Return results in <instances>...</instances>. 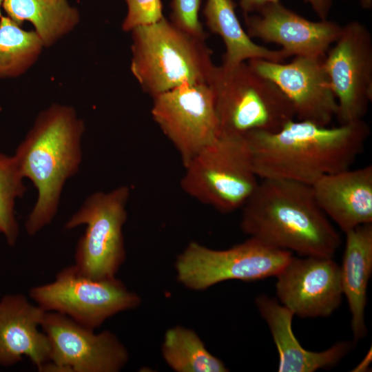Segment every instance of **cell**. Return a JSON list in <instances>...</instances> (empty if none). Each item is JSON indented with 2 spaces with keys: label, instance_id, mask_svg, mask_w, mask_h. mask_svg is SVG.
Instances as JSON below:
<instances>
[{
  "label": "cell",
  "instance_id": "cell-1",
  "mask_svg": "<svg viewBox=\"0 0 372 372\" xmlns=\"http://www.w3.org/2000/svg\"><path fill=\"white\" fill-rule=\"evenodd\" d=\"M369 134L363 119L335 127L293 119L277 132L245 136L258 177L312 185L324 176L349 169Z\"/></svg>",
  "mask_w": 372,
  "mask_h": 372
},
{
  "label": "cell",
  "instance_id": "cell-2",
  "mask_svg": "<svg viewBox=\"0 0 372 372\" xmlns=\"http://www.w3.org/2000/svg\"><path fill=\"white\" fill-rule=\"evenodd\" d=\"M242 209V231L276 249L301 256L333 258L338 233L319 207L311 185L262 178Z\"/></svg>",
  "mask_w": 372,
  "mask_h": 372
},
{
  "label": "cell",
  "instance_id": "cell-3",
  "mask_svg": "<svg viewBox=\"0 0 372 372\" xmlns=\"http://www.w3.org/2000/svg\"><path fill=\"white\" fill-rule=\"evenodd\" d=\"M85 130L73 107L54 103L37 115L17 147L13 156L19 172L38 193L25 223L29 236L37 234L56 214L65 182L79 169Z\"/></svg>",
  "mask_w": 372,
  "mask_h": 372
},
{
  "label": "cell",
  "instance_id": "cell-4",
  "mask_svg": "<svg viewBox=\"0 0 372 372\" xmlns=\"http://www.w3.org/2000/svg\"><path fill=\"white\" fill-rule=\"evenodd\" d=\"M130 70L152 98L184 84L209 83L215 65L212 50L170 20L134 28Z\"/></svg>",
  "mask_w": 372,
  "mask_h": 372
},
{
  "label": "cell",
  "instance_id": "cell-5",
  "mask_svg": "<svg viewBox=\"0 0 372 372\" xmlns=\"http://www.w3.org/2000/svg\"><path fill=\"white\" fill-rule=\"evenodd\" d=\"M208 84L214 93L220 134L275 132L296 118L281 90L245 61L215 65Z\"/></svg>",
  "mask_w": 372,
  "mask_h": 372
},
{
  "label": "cell",
  "instance_id": "cell-6",
  "mask_svg": "<svg viewBox=\"0 0 372 372\" xmlns=\"http://www.w3.org/2000/svg\"><path fill=\"white\" fill-rule=\"evenodd\" d=\"M183 191L223 213L241 208L259 181L245 136L220 134L185 167Z\"/></svg>",
  "mask_w": 372,
  "mask_h": 372
},
{
  "label": "cell",
  "instance_id": "cell-7",
  "mask_svg": "<svg viewBox=\"0 0 372 372\" xmlns=\"http://www.w3.org/2000/svg\"><path fill=\"white\" fill-rule=\"evenodd\" d=\"M130 190L122 185L89 196L65 223V229L86 226L74 254V265L94 279L115 277L125 259L123 227Z\"/></svg>",
  "mask_w": 372,
  "mask_h": 372
},
{
  "label": "cell",
  "instance_id": "cell-8",
  "mask_svg": "<svg viewBox=\"0 0 372 372\" xmlns=\"http://www.w3.org/2000/svg\"><path fill=\"white\" fill-rule=\"evenodd\" d=\"M29 296L46 311L64 314L92 329L141 303L140 297L116 277L94 279L74 265L61 270L53 281L30 288Z\"/></svg>",
  "mask_w": 372,
  "mask_h": 372
},
{
  "label": "cell",
  "instance_id": "cell-9",
  "mask_svg": "<svg viewBox=\"0 0 372 372\" xmlns=\"http://www.w3.org/2000/svg\"><path fill=\"white\" fill-rule=\"evenodd\" d=\"M292 256L251 237L224 250L191 242L177 257L175 268L183 285L201 291L229 280L253 281L276 276Z\"/></svg>",
  "mask_w": 372,
  "mask_h": 372
},
{
  "label": "cell",
  "instance_id": "cell-10",
  "mask_svg": "<svg viewBox=\"0 0 372 372\" xmlns=\"http://www.w3.org/2000/svg\"><path fill=\"white\" fill-rule=\"evenodd\" d=\"M41 329L51 354L40 372H118L128 361L126 347L110 331L95 333L54 311H46Z\"/></svg>",
  "mask_w": 372,
  "mask_h": 372
},
{
  "label": "cell",
  "instance_id": "cell-11",
  "mask_svg": "<svg viewBox=\"0 0 372 372\" xmlns=\"http://www.w3.org/2000/svg\"><path fill=\"white\" fill-rule=\"evenodd\" d=\"M151 114L184 167L220 134L208 83L184 84L154 96Z\"/></svg>",
  "mask_w": 372,
  "mask_h": 372
},
{
  "label": "cell",
  "instance_id": "cell-12",
  "mask_svg": "<svg viewBox=\"0 0 372 372\" xmlns=\"http://www.w3.org/2000/svg\"><path fill=\"white\" fill-rule=\"evenodd\" d=\"M324 65L338 103L340 125L362 120L372 100V35L358 21L342 27Z\"/></svg>",
  "mask_w": 372,
  "mask_h": 372
},
{
  "label": "cell",
  "instance_id": "cell-13",
  "mask_svg": "<svg viewBox=\"0 0 372 372\" xmlns=\"http://www.w3.org/2000/svg\"><path fill=\"white\" fill-rule=\"evenodd\" d=\"M324 56H296L287 63L260 59L247 63L281 90L298 120L328 126L336 116L338 103L324 68Z\"/></svg>",
  "mask_w": 372,
  "mask_h": 372
},
{
  "label": "cell",
  "instance_id": "cell-14",
  "mask_svg": "<svg viewBox=\"0 0 372 372\" xmlns=\"http://www.w3.org/2000/svg\"><path fill=\"white\" fill-rule=\"evenodd\" d=\"M276 277L277 296L294 316L327 317L341 303L340 267L333 258L292 256Z\"/></svg>",
  "mask_w": 372,
  "mask_h": 372
},
{
  "label": "cell",
  "instance_id": "cell-15",
  "mask_svg": "<svg viewBox=\"0 0 372 372\" xmlns=\"http://www.w3.org/2000/svg\"><path fill=\"white\" fill-rule=\"evenodd\" d=\"M244 19L250 38L280 45L289 56H324L342 27L327 19L310 21L280 1L269 3L254 14H245Z\"/></svg>",
  "mask_w": 372,
  "mask_h": 372
},
{
  "label": "cell",
  "instance_id": "cell-16",
  "mask_svg": "<svg viewBox=\"0 0 372 372\" xmlns=\"http://www.w3.org/2000/svg\"><path fill=\"white\" fill-rule=\"evenodd\" d=\"M45 313L22 294L0 300V364L13 365L25 356L39 369L50 360V341L41 329Z\"/></svg>",
  "mask_w": 372,
  "mask_h": 372
},
{
  "label": "cell",
  "instance_id": "cell-17",
  "mask_svg": "<svg viewBox=\"0 0 372 372\" xmlns=\"http://www.w3.org/2000/svg\"><path fill=\"white\" fill-rule=\"evenodd\" d=\"M311 186L319 207L344 233L372 223V166L322 176Z\"/></svg>",
  "mask_w": 372,
  "mask_h": 372
},
{
  "label": "cell",
  "instance_id": "cell-18",
  "mask_svg": "<svg viewBox=\"0 0 372 372\" xmlns=\"http://www.w3.org/2000/svg\"><path fill=\"white\" fill-rule=\"evenodd\" d=\"M256 305L266 321L279 355L280 372H313L336 365L352 349L351 342H340L321 352L306 350L292 330L293 313L266 295L256 298Z\"/></svg>",
  "mask_w": 372,
  "mask_h": 372
},
{
  "label": "cell",
  "instance_id": "cell-19",
  "mask_svg": "<svg viewBox=\"0 0 372 372\" xmlns=\"http://www.w3.org/2000/svg\"><path fill=\"white\" fill-rule=\"evenodd\" d=\"M346 234L340 267L342 293L351 313V329L355 341L367 333L365 324L366 291L372 273V223L360 225Z\"/></svg>",
  "mask_w": 372,
  "mask_h": 372
},
{
  "label": "cell",
  "instance_id": "cell-20",
  "mask_svg": "<svg viewBox=\"0 0 372 372\" xmlns=\"http://www.w3.org/2000/svg\"><path fill=\"white\" fill-rule=\"evenodd\" d=\"M233 0H207L203 9L205 23L212 33L219 35L225 44V66H233L260 59L282 63L290 57L284 50H270L254 43L242 28Z\"/></svg>",
  "mask_w": 372,
  "mask_h": 372
},
{
  "label": "cell",
  "instance_id": "cell-21",
  "mask_svg": "<svg viewBox=\"0 0 372 372\" xmlns=\"http://www.w3.org/2000/svg\"><path fill=\"white\" fill-rule=\"evenodd\" d=\"M6 16L21 26L30 22L44 48H50L72 32L80 13L68 0H3Z\"/></svg>",
  "mask_w": 372,
  "mask_h": 372
},
{
  "label": "cell",
  "instance_id": "cell-22",
  "mask_svg": "<svg viewBox=\"0 0 372 372\" xmlns=\"http://www.w3.org/2000/svg\"><path fill=\"white\" fill-rule=\"evenodd\" d=\"M163 358L176 372H226L228 369L206 348L192 329L175 326L165 333L161 347Z\"/></svg>",
  "mask_w": 372,
  "mask_h": 372
},
{
  "label": "cell",
  "instance_id": "cell-23",
  "mask_svg": "<svg viewBox=\"0 0 372 372\" xmlns=\"http://www.w3.org/2000/svg\"><path fill=\"white\" fill-rule=\"evenodd\" d=\"M43 48L34 30H23L7 16L0 17V79L17 78L26 73Z\"/></svg>",
  "mask_w": 372,
  "mask_h": 372
},
{
  "label": "cell",
  "instance_id": "cell-24",
  "mask_svg": "<svg viewBox=\"0 0 372 372\" xmlns=\"http://www.w3.org/2000/svg\"><path fill=\"white\" fill-rule=\"evenodd\" d=\"M25 192L23 178L14 156L0 152V234L10 246L16 244L19 231L15 203Z\"/></svg>",
  "mask_w": 372,
  "mask_h": 372
},
{
  "label": "cell",
  "instance_id": "cell-25",
  "mask_svg": "<svg viewBox=\"0 0 372 372\" xmlns=\"http://www.w3.org/2000/svg\"><path fill=\"white\" fill-rule=\"evenodd\" d=\"M201 0H172L170 21L180 30L205 40L207 34L199 20Z\"/></svg>",
  "mask_w": 372,
  "mask_h": 372
},
{
  "label": "cell",
  "instance_id": "cell-26",
  "mask_svg": "<svg viewBox=\"0 0 372 372\" xmlns=\"http://www.w3.org/2000/svg\"><path fill=\"white\" fill-rule=\"evenodd\" d=\"M127 12L122 23L124 32H131L134 28L154 23L164 16L161 0H125Z\"/></svg>",
  "mask_w": 372,
  "mask_h": 372
},
{
  "label": "cell",
  "instance_id": "cell-27",
  "mask_svg": "<svg viewBox=\"0 0 372 372\" xmlns=\"http://www.w3.org/2000/svg\"><path fill=\"white\" fill-rule=\"evenodd\" d=\"M309 3L320 19H327L332 7L333 0H304ZM280 0H240L239 4L243 11V14L255 13L263 6L272 3L279 2Z\"/></svg>",
  "mask_w": 372,
  "mask_h": 372
},
{
  "label": "cell",
  "instance_id": "cell-28",
  "mask_svg": "<svg viewBox=\"0 0 372 372\" xmlns=\"http://www.w3.org/2000/svg\"><path fill=\"white\" fill-rule=\"evenodd\" d=\"M360 3L364 9L369 10L372 8V0H360Z\"/></svg>",
  "mask_w": 372,
  "mask_h": 372
},
{
  "label": "cell",
  "instance_id": "cell-29",
  "mask_svg": "<svg viewBox=\"0 0 372 372\" xmlns=\"http://www.w3.org/2000/svg\"><path fill=\"white\" fill-rule=\"evenodd\" d=\"M3 1V0H0V17L2 16L1 8H2Z\"/></svg>",
  "mask_w": 372,
  "mask_h": 372
}]
</instances>
